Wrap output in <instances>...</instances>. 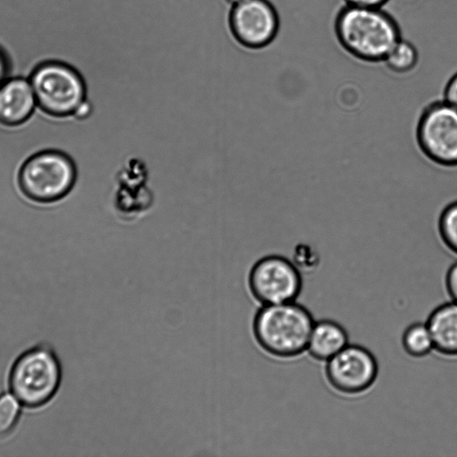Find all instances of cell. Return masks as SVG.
Listing matches in <instances>:
<instances>
[{
  "instance_id": "cell-1",
  "label": "cell",
  "mask_w": 457,
  "mask_h": 457,
  "mask_svg": "<svg viewBox=\"0 0 457 457\" xmlns=\"http://www.w3.org/2000/svg\"><path fill=\"white\" fill-rule=\"evenodd\" d=\"M334 31L341 47L353 58L384 62L402 38L395 19L382 8L345 4L337 13Z\"/></svg>"
},
{
  "instance_id": "cell-2",
  "label": "cell",
  "mask_w": 457,
  "mask_h": 457,
  "mask_svg": "<svg viewBox=\"0 0 457 457\" xmlns=\"http://www.w3.org/2000/svg\"><path fill=\"white\" fill-rule=\"evenodd\" d=\"M314 320L303 305L293 302L262 305L253 320L252 330L259 346L277 358H294L307 349Z\"/></svg>"
},
{
  "instance_id": "cell-3",
  "label": "cell",
  "mask_w": 457,
  "mask_h": 457,
  "mask_svg": "<svg viewBox=\"0 0 457 457\" xmlns=\"http://www.w3.org/2000/svg\"><path fill=\"white\" fill-rule=\"evenodd\" d=\"M62 381V367L54 349L35 345L21 353L12 363L9 392L28 409L47 405L57 395Z\"/></svg>"
},
{
  "instance_id": "cell-4",
  "label": "cell",
  "mask_w": 457,
  "mask_h": 457,
  "mask_svg": "<svg viewBox=\"0 0 457 457\" xmlns=\"http://www.w3.org/2000/svg\"><path fill=\"white\" fill-rule=\"evenodd\" d=\"M37 107L46 114L75 116L87 100V86L72 66L59 61L37 64L29 75Z\"/></svg>"
},
{
  "instance_id": "cell-5",
  "label": "cell",
  "mask_w": 457,
  "mask_h": 457,
  "mask_svg": "<svg viewBox=\"0 0 457 457\" xmlns=\"http://www.w3.org/2000/svg\"><path fill=\"white\" fill-rule=\"evenodd\" d=\"M77 179V169L64 153L45 150L28 158L18 174L21 193L29 200L50 204L65 197Z\"/></svg>"
},
{
  "instance_id": "cell-6",
  "label": "cell",
  "mask_w": 457,
  "mask_h": 457,
  "mask_svg": "<svg viewBox=\"0 0 457 457\" xmlns=\"http://www.w3.org/2000/svg\"><path fill=\"white\" fill-rule=\"evenodd\" d=\"M421 153L436 165L457 166V108L444 99L428 104L416 127Z\"/></svg>"
},
{
  "instance_id": "cell-7",
  "label": "cell",
  "mask_w": 457,
  "mask_h": 457,
  "mask_svg": "<svg viewBox=\"0 0 457 457\" xmlns=\"http://www.w3.org/2000/svg\"><path fill=\"white\" fill-rule=\"evenodd\" d=\"M247 284L258 303L270 305L295 301L302 291L303 280L301 271L292 261L271 254L254 262Z\"/></svg>"
},
{
  "instance_id": "cell-8",
  "label": "cell",
  "mask_w": 457,
  "mask_h": 457,
  "mask_svg": "<svg viewBox=\"0 0 457 457\" xmlns=\"http://www.w3.org/2000/svg\"><path fill=\"white\" fill-rule=\"evenodd\" d=\"M378 373L374 354L360 345H347L326 361L325 375L329 385L345 395H359L370 389Z\"/></svg>"
},
{
  "instance_id": "cell-9",
  "label": "cell",
  "mask_w": 457,
  "mask_h": 457,
  "mask_svg": "<svg viewBox=\"0 0 457 457\" xmlns=\"http://www.w3.org/2000/svg\"><path fill=\"white\" fill-rule=\"evenodd\" d=\"M229 23L236 38L251 48L270 44L280 28L278 12L269 0H245L233 5Z\"/></svg>"
},
{
  "instance_id": "cell-10",
  "label": "cell",
  "mask_w": 457,
  "mask_h": 457,
  "mask_svg": "<svg viewBox=\"0 0 457 457\" xmlns=\"http://www.w3.org/2000/svg\"><path fill=\"white\" fill-rule=\"evenodd\" d=\"M37 107L29 78L10 76L0 85V124L5 127L22 125Z\"/></svg>"
},
{
  "instance_id": "cell-11",
  "label": "cell",
  "mask_w": 457,
  "mask_h": 457,
  "mask_svg": "<svg viewBox=\"0 0 457 457\" xmlns=\"http://www.w3.org/2000/svg\"><path fill=\"white\" fill-rule=\"evenodd\" d=\"M434 350L440 354L457 356V302L451 301L436 307L427 320Z\"/></svg>"
},
{
  "instance_id": "cell-12",
  "label": "cell",
  "mask_w": 457,
  "mask_h": 457,
  "mask_svg": "<svg viewBox=\"0 0 457 457\" xmlns=\"http://www.w3.org/2000/svg\"><path fill=\"white\" fill-rule=\"evenodd\" d=\"M348 343L345 328L335 320L325 319L314 322L306 351L313 359L327 361Z\"/></svg>"
},
{
  "instance_id": "cell-13",
  "label": "cell",
  "mask_w": 457,
  "mask_h": 457,
  "mask_svg": "<svg viewBox=\"0 0 457 457\" xmlns=\"http://www.w3.org/2000/svg\"><path fill=\"white\" fill-rule=\"evenodd\" d=\"M402 345L407 354L415 358L425 357L434 350L427 323L414 322L408 326L402 336Z\"/></svg>"
},
{
  "instance_id": "cell-14",
  "label": "cell",
  "mask_w": 457,
  "mask_h": 457,
  "mask_svg": "<svg viewBox=\"0 0 457 457\" xmlns=\"http://www.w3.org/2000/svg\"><path fill=\"white\" fill-rule=\"evenodd\" d=\"M418 62L419 53L415 46L401 38L390 50L383 62L392 72L405 74L414 70Z\"/></svg>"
},
{
  "instance_id": "cell-15",
  "label": "cell",
  "mask_w": 457,
  "mask_h": 457,
  "mask_svg": "<svg viewBox=\"0 0 457 457\" xmlns=\"http://www.w3.org/2000/svg\"><path fill=\"white\" fill-rule=\"evenodd\" d=\"M21 403L8 392L0 393V438L10 436L21 418Z\"/></svg>"
},
{
  "instance_id": "cell-16",
  "label": "cell",
  "mask_w": 457,
  "mask_h": 457,
  "mask_svg": "<svg viewBox=\"0 0 457 457\" xmlns=\"http://www.w3.org/2000/svg\"><path fill=\"white\" fill-rule=\"evenodd\" d=\"M438 232L445 245L457 254V200L447 204L441 212Z\"/></svg>"
},
{
  "instance_id": "cell-17",
  "label": "cell",
  "mask_w": 457,
  "mask_h": 457,
  "mask_svg": "<svg viewBox=\"0 0 457 457\" xmlns=\"http://www.w3.org/2000/svg\"><path fill=\"white\" fill-rule=\"evenodd\" d=\"M318 259L319 256L312 248L309 245H300L295 249L293 262L300 271L301 269L309 271L317 267Z\"/></svg>"
},
{
  "instance_id": "cell-18",
  "label": "cell",
  "mask_w": 457,
  "mask_h": 457,
  "mask_svg": "<svg viewBox=\"0 0 457 457\" xmlns=\"http://www.w3.org/2000/svg\"><path fill=\"white\" fill-rule=\"evenodd\" d=\"M445 288L452 301L457 302V262H453L446 271Z\"/></svg>"
},
{
  "instance_id": "cell-19",
  "label": "cell",
  "mask_w": 457,
  "mask_h": 457,
  "mask_svg": "<svg viewBox=\"0 0 457 457\" xmlns=\"http://www.w3.org/2000/svg\"><path fill=\"white\" fill-rule=\"evenodd\" d=\"M444 100L457 108V72L449 79L445 87Z\"/></svg>"
},
{
  "instance_id": "cell-20",
  "label": "cell",
  "mask_w": 457,
  "mask_h": 457,
  "mask_svg": "<svg viewBox=\"0 0 457 457\" xmlns=\"http://www.w3.org/2000/svg\"><path fill=\"white\" fill-rule=\"evenodd\" d=\"M345 4L370 7V8H382L389 0H344Z\"/></svg>"
},
{
  "instance_id": "cell-21",
  "label": "cell",
  "mask_w": 457,
  "mask_h": 457,
  "mask_svg": "<svg viewBox=\"0 0 457 457\" xmlns=\"http://www.w3.org/2000/svg\"><path fill=\"white\" fill-rule=\"evenodd\" d=\"M11 76L10 63L4 53L0 49V85Z\"/></svg>"
},
{
  "instance_id": "cell-22",
  "label": "cell",
  "mask_w": 457,
  "mask_h": 457,
  "mask_svg": "<svg viewBox=\"0 0 457 457\" xmlns=\"http://www.w3.org/2000/svg\"><path fill=\"white\" fill-rule=\"evenodd\" d=\"M244 1H245V0H228V2L230 3L232 5L240 4V3L244 2Z\"/></svg>"
}]
</instances>
